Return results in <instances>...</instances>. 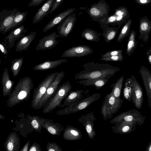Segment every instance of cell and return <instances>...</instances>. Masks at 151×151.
Segmentation results:
<instances>
[{
  "label": "cell",
  "mask_w": 151,
  "mask_h": 151,
  "mask_svg": "<svg viewBox=\"0 0 151 151\" xmlns=\"http://www.w3.org/2000/svg\"><path fill=\"white\" fill-rule=\"evenodd\" d=\"M83 69L76 73L75 79L82 80L104 78L109 80L117 72L118 67L106 63H99L91 62L83 65Z\"/></svg>",
  "instance_id": "1"
},
{
  "label": "cell",
  "mask_w": 151,
  "mask_h": 151,
  "mask_svg": "<svg viewBox=\"0 0 151 151\" xmlns=\"http://www.w3.org/2000/svg\"><path fill=\"white\" fill-rule=\"evenodd\" d=\"M34 86L33 80L30 77L25 76L21 78L9 95L6 101L7 106L11 108L27 100Z\"/></svg>",
  "instance_id": "2"
},
{
  "label": "cell",
  "mask_w": 151,
  "mask_h": 151,
  "mask_svg": "<svg viewBox=\"0 0 151 151\" xmlns=\"http://www.w3.org/2000/svg\"><path fill=\"white\" fill-rule=\"evenodd\" d=\"M72 86L68 81L60 86H59L54 96L44 106L42 112L50 113L57 107H60L63 100L71 91Z\"/></svg>",
  "instance_id": "3"
},
{
  "label": "cell",
  "mask_w": 151,
  "mask_h": 151,
  "mask_svg": "<svg viewBox=\"0 0 151 151\" xmlns=\"http://www.w3.org/2000/svg\"><path fill=\"white\" fill-rule=\"evenodd\" d=\"M123 100L120 98H116L111 92L105 96L102 104L101 111L105 121L111 119L113 115L121 107Z\"/></svg>",
  "instance_id": "4"
},
{
  "label": "cell",
  "mask_w": 151,
  "mask_h": 151,
  "mask_svg": "<svg viewBox=\"0 0 151 151\" xmlns=\"http://www.w3.org/2000/svg\"><path fill=\"white\" fill-rule=\"evenodd\" d=\"M110 6L105 0H100L88 8L87 12L91 20L99 23L102 22L109 15Z\"/></svg>",
  "instance_id": "5"
},
{
  "label": "cell",
  "mask_w": 151,
  "mask_h": 151,
  "mask_svg": "<svg viewBox=\"0 0 151 151\" xmlns=\"http://www.w3.org/2000/svg\"><path fill=\"white\" fill-rule=\"evenodd\" d=\"M59 73L58 72H55L49 74L34 89L31 103L33 109L37 110L40 101L46 92L48 87L55 79Z\"/></svg>",
  "instance_id": "6"
},
{
  "label": "cell",
  "mask_w": 151,
  "mask_h": 151,
  "mask_svg": "<svg viewBox=\"0 0 151 151\" xmlns=\"http://www.w3.org/2000/svg\"><path fill=\"white\" fill-rule=\"evenodd\" d=\"M101 97L99 93H96L83 99L69 106H67L56 112L58 115H68L75 113L88 107L92 103Z\"/></svg>",
  "instance_id": "7"
},
{
  "label": "cell",
  "mask_w": 151,
  "mask_h": 151,
  "mask_svg": "<svg viewBox=\"0 0 151 151\" xmlns=\"http://www.w3.org/2000/svg\"><path fill=\"white\" fill-rule=\"evenodd\" d=\"M145 119L144 115L138 110L133 109L119 114L111 119L110 122L115 124L123 121L134 122L140 126L144 123Z\"/></svg>",
  "instance_id": "8"
},
{
  "label": "cell",
  "mask_w": 151,
  "mask_h": 151,
  "mask_svg": "<svg viewBox=\"0 0 151 151\" xmlns=\"http://www.w3.org/2000/svg\"><path fill=\"white\" fill-rule=\"evenodd\" d=\"M65 73L61 71L48 87L46 92L41 99L37 109H40L50 101L55 94L58 86L64 77Z\"/></svg>",
  "instance_id": "9"
},
{
  "label": "cell",
  "mask_w": 151,
  "mask_h": 151,
  "mask_svg": "<svg viewBox=\"0 0 151 151\" xmlns=\"http://www.w3.org/2000/svg\"><path fill=\"white\" fill-rule=\"evenodd\" d=\"M76 21V14L72 13L61 22L57 26L60 37H67L72 32Z\"/></svg>",
  "instance_id": "10"
},
{
  "label": "cell",
  "mask_w": 151,
  "mask_h": 151,
  "mask_svg": "<svg viewBox=\"0 0 151 151\" xmlns=\"http://www.w3.org/2000/svg\"><path fill=\"white\" fill-rule=\"evenodd\" d=\"M93 51L88 45H79L66 50L61 57L63 58L83 57L91 54Z\"/></svg>",
  "instance_id": "11"
},
{
  "label": "cell",
  "mask_w": 151,
  "mask_h": 151,
  "mask_svg": "<svg viewBox=\"0 0 151 151\" xmlns=\"http://www.w3.org/2000/svg\"><path fill=\"white\" fill-rule=\"evenodd\" d=\"M96 120L94 113L92 112L82 115L78 119V121L82 123L91 139H94L96 135V132L94 129V122Z\"/></svg>",
  "instance_id": "12"
},
{
  "label": "cell",
  "mask_w": 151,
  "mask_h": 151,
  "mask_svg": "<svg viewBox=\"0 0 151 151\" xmlns=\"http://www.w3.org/2000/svg\"><path fill=\"white\" fill-rule=\"evenodd\" d=\"M130 77L132 82V101L136 108L141 109L143 101L142 89L135 77L131 75Z\"/></svg>",
  "instance_id": "13"
},
{
  "label": "cell",
  "mask_w": 151,
  "mask_h": 151,
  "mask_svg": "<svg viewBox=\"0 0 151 151\" xmlns=\"http://www.w3.org/2000/svg\"><path fill=\"white\" fill-rule=\"evenodd\" d=\"M60 36L55 31L49 35L44 36L39 40L36 49L37 51L43 50L51 49L58 44L59 41L56 40Z\"/></svg>",
  "instance_id": "14"
},
{
  "label": "cell",
  "mask_w": 151,
  "mask_h": 151,
  "mask_svg": "<svg viewBox=\"0 0 151 151\" xmlns=\"http://www.w3.org/2000/svg\"><path fill=\"white\" fill-rule=\"evenodd\" d=\"M36 116L42 128L46 129L51 134L53 135L60 136L61 132L64 131L63 126L59 123L54 122L52 120Z\"/></svg>",
  "instance_id": "15"
},
{
  "label": "cell",
  "mask_w": 151,
  "mask_h": 151,
  "mask_svg": "<svg viewBox=\"0 0 151 151\" xmlns=\"http://www.w3.org/2000/svg\"><path fill=\"white\" fill-rule=\"evenodd\" d=\"M19 10L17 9L11 10L3 9L0 12V32L2 33L4 30L12 22Z\"/></svg>",
  "instance_id": "16"
},
{
  "label": "cell",
  "mask_w": 151,
  "mask_h": 151,
  "mask_svg": "<svg viewBox=\"0 0 151 151\" xmlns=\"http://www.w3.org/2000/svg\"><path fill=\"white\" fill-rule=\"evenodd\" d=\"M89 91L88 90H78L76 91H72L65 99L60 107L71 106L76 102L89 96L88 94Z\"/></svg>",
  "instance_id": "17"
},
{
  "label": "cell",
  "mask_w": 151,
  "mask_h": 151,
  "mask_svg": "<svg viewBox=\"0 0 151 151\" xmlns=\"http://www.w3.org/2000/svg\"><path fill=\"white\" fill-rule=\"evenodd\" d=\"M26 32L27 30L24 25L13 29L3 40L6 44L8 49H11L14 46L15 41L23 37Z\"/></svg>",
  "instance_id": "18"
},
{
  "label": "cell",
  "mask_w": 151,
  "mask_h": 151,
  "mask_svg": "<svg viewBox=\"0 0 151 151\" xmlns=\"http://www.w3.org/2000/svg\"><path fill=\"white\" fill-rule=\"evenodd\" d=\"M139 72L142 78L147 93L148 106L151 108V73L144 66L141 67Z\"/></svg>",
  "instance_id": "19"
},
{
  "label": "cell",
  "mask_w": 151,
  "mask_h": 151,
  "mask_svg": "<svg viewBox=\"0 0 151 151\" xmlns=\"http://www.w3.org/2000/svg\"><path fill=\"white\" fill-rule=\"evenodd\" d=\"M111 127L113 132L115 133L122 134L130 133L137 128L138 126L134 122L123 121L115 124Z\"/></svg>",
  "instance_id": "20"
},
{
  "label": "cell",
  "mask_w": 151,
  "mask_h": 151,
  "mask_svg": "<svg viewBox=\"0 0 151 151\" xmlns=\"http://www.w3.org/2000/svg\"><path fill=\"white\" fill-rule=\"evenodd\" d=\"M151 31V21L147 16L140 18L139 23V39L145 43H147L149 39V35Z\"/></svg>",
  "instance_id": "21"
},
{
  "label": "cell",
  "mask_w": 151,
  "mask_h": 151,
  "mask_svg": "<svg viewBox=\"0 0 151 151\" xmlns=\"http://www.w3.org/2000/svg\"><path fill=\"white\" fill-rule=\"evenodd\" d=\"M75 10V8L68 9L55 16L45 26L43 32H46L55 27L68 16L73 13Z\"/></svg>",
  "instance_id": "22"
},
{
  "label": "cell",
  "mask_w": 151,
  "mask_h": 151,
  "mask_svg": "<svg viewBox=\"0 0 151 151\" xmlns=\"http://www.w3.org/2000/svg\"><path fill=\"white\" fill-rule=\"evenodd\" d=\"M55 0H47L38 9L32 21V24L40 22L50 13Z\"/></svg>",
  "instance_id": "23"
},
{
  "label": "cell",
  "mask_w": 151,
  "mask_h": 151,
  "mask_svg": "<svg viewBox=\"0 0 151 151\" xmlns=\"http://www.w3.org/2000/svg\"><path fill=\"white\" fill-rule=\"evenodd\" d=\"M5 150L7 151H18L20 147V138L15 132H11L4 143Z\"/></svg>",
  "instance_id": "24"
},
{
  "label": "cell",
  "mask_w": 151,
  "mask_h": 151,
  "mask_svg": "<svg viewBox=\"0 0 151 151\" xmlns=\"http://www.w3.org/2000/svg\"><path fill=\"white\" fill-rule=\"evenodd\" d=\"M36 36V32L33 31L20 38L17 42L15 51L21 52L28 49L32 42L35 39Z\"/></svg>",
  "instance_id": "25"
},
{
  "label": "cell",
  "mask_w": 151,
  "mask_h": 151,
  "mask_svg": "<svg viewBox=\"0 0 151 151\" xmlns=\"http://www.w3.org/2000/svg\"><path fill=\"white\" fill-rule=\"evenodd\" d=\"M2 92L4 97L9 96L13 91L14 82L10 78L7 68H5L2 77Z\"/></svg>",
  "instance_id": "26"
},
{
  "label": "cell",
  "mask_w": 151,
  "mask_h": 151,
  "mask_svg": "<svg viewBox=\"0 0 151 151\" xmlns=\"http://www.w3.org/2000/svg\"><path fill=\"white\" fill-rule=\"evenodd\" d=\"M66 59H60L54 61L47 60L35 65L33 69L35 70H44L56 67L63 63L67 62Z\"/></svg>",
  "instance_id": "27"
},
{
  "label": "cell",
  "mask_w": 151,
  "mask_h": 151,
  "mask_svg": "<svg viewBox=\"0 0 151 151\" xmlns=\"http://www.w3.org/2000/svg\"><path fill=\"white\" fill-rule=\"evenodd\" d=\"M82 136L81 132L78 129L70 125L67 126L64 130L63 137L68 140H76L81 139Z\"/></svg>",
  "instance_id": "28"
},
{
  "label": "cell",
  "mask_w": 151,
  "mask_h": 151,
  "mask_svg": "<svg viewBox=\"0 0 151 151\" xmlns=\"http://www.w3.org/2000/svg\"><path fill=\"white\" fill-rule=\"evenodd\" d=\"M108 81L109 80L104 78H99L93 79H82L78 82L80 84L84 86H93L97 89H99L104 86Z\"/></svg>",
  "instance_id": "29"
},
{
  "label": "cell",
  "mask_w": 151,
  "mask_h": 151,
  "mask_svg": "<svg viewBox=\"0 0 151 151\" xmlns=\"http://www.w3.org/2000/svg\"><path fill=\"white\" fill-rule=\"evenodd\" d=\"M119 28L114 26H106L103 29L102 35L104 37L105 41L109 43L115 39L118 33Z\"/></svg>",
  "instance_id": "30"
},
{
  "label": "cell",
  "mask_w": 151,
  "mask_h": 151,
  "mask_svg": "<svg viewBox=\"0 0 151 151\" xmlns=\"http://www.w3.org/2000/svg\"><path fill=\"white\" fill-rule=\"evenodd\" d=\"M27 14V12H21L19 11L15 17L12 23L4 30L2 33V34H5L6 32L21 24L26 19Z\"/></svg>",
  "instance_id": "31"
},
{
  "label": "cell",
  "mask_w": 151,
  "mask_h": 151,
  "mask_svg": "<svg viewBox=\"0 0 151 151\" xmlns=\"http://www.w3.org/2000/svg\"><path fill=\"white\" fill-rule=\"evenodd\" d=\"M101 33H98L93 29L87 28L84 29L81 34L82 37L86 40L97 42L99 41L100 36Z\"/></svg>",
  "instance_id": "32"
},
{
  "label": "cell",
  "mask_w": 151,
  "mask_h": 151,
  "mask_svg": "<svg viewBox=\"0 0 151 151\" xmlns=\"http://www.w3.org/2000/svg\"><path fill=\"white\" fill-rule=\"evenodd\" d=\"M136 32L132 29L129 34L127 45L126 53L128 56H131L134 51L137 41L136 40Z\"/></svg>",
  "instance_id": "33"
},
{
  "label": "cell",
  "mask_w": 151,
  "mask_h": 151,
  "mask_svg": "<svg viewBox=\"0 0 151 151\" xmlns=\"http://www.w3.org/2000/svg\"><path fill=\"white\" fill-rule=\"evenodd\" d=\"M132 82L131 78L129 77L125 81L123 91L124 98L129 101H132Z\"/></svg>",
  "instance_id": "34"
},
{
  "label": "cell",
  "mask_w": 151,
  "mask_h": 151,
  "mask_svg": "<svg viewBox=\"0 0 151 151\" xmlns=\"http://www.w3.org/2000/svg\"><path fill=\"white\" fill-rule=\"evenodd\" d=\"M124 79V76H121L111 86L112 88L111 93L117 98H120Z\"/></svg>",
  "instance_id": "35"
},
{
  "label": "cell",
  "mask_w": 151,
  "mask_h": 151,
  "mask_svg": "<svg viewBox=\"0 0 151 151\" xmlns=\"http://www.w3.org/2000/svg\"><path fill=\"white\" fill-rule=\"evenodd\" d=\"M132 23V20L130 19H128L124 24L117 38L118 42H122L125 38L129 35Z\"/></svg>",
  "instance_id": "36"
},
{
  "label": "cell",
  "mask_w": 151,
  "mask_h": 151,
  "mask_svg": "<svg viewBox=\"0 0 151 151\" xmlns=\"http://www.w3.org/2000/svg\"><path fill=\"white\" fill-rule=\"evenodd\" d=\"M23 62V58H15L11 61V70L14 77L16 76L22 68Z\"/></svg>",
  "instance_id": "37"
},
{
  "label": "cell",
  "mask_w": 151,
  "mask_h": 151,
  "mask_svg": "<svg viewBox=\"0 0 151 151\" xmlns=\"http://www.w3.org/2000/svg\"><path fill=\"white\" fill-rule=\"evenodd\" d=\"M117 16L114 14L108 16L102 22L99 23L101 27L103 29L107 25L115 26L114 24Z\"/></svg>",
  "instance_id": "38"
},
{
  "label": "cell",
  "mask_w": 151,
  "mask_h": 151,
  "mask_svg": "<svg viewBox=\"0 0 151 151\" xmlns=\"http://www.w3.org/2000/svg\"><path fill=\"white\" fill-rule=\"evenodd\" d=\"M27 116L30 119L31 124L32 127L36 131L40 133L42 127L36 116H30L28 115Z\"/></svg>",
  "instance_id": "39"
},
{
  "label": "cell",
  "mask_w": 151,
  "mask_h": 151,
  "mask_svg": "<svg viewBox=\"0 0 151 151\" xmlns=\"http://www.w3.org/2000/svg\"><path fill=\"white\" fill-rule=\"evenodd\" d=\"M129 17V15H122L117 16L114 26L117 25L120 28L122 25L125 23Z\"/></svg>",
  "instance_id": "40"
},
{
  "label": "cell",
  "mask_w": 151,
  "mask_h": 151,
  "mask_svg": "<svg viewBox=\"0 0 151 151\" xmlns=\"http://www.w3.org/2000/svg\"><path fill=\"white\" fill-rule=\"evenodd\" d=\"M114 14L118 16L122 15H129L128 9L126 7L120 6L114 10Z\"/></svg>",
  "instance_id": "41"
},
{
  "label": "cell",
  "mask_w": 151,
  "mask_h": 151,
  "mask_svg": "<svg viewBox=\"0 0 151 151\" xmlns=\"http://www.w3.org/2000/svg\"><path fill=\"white\" fill-rule=\"evenodd\" d=\"M101 60L104 61H111L113 62H122L124 59L123 55L112 56L105 58H101Z\"/></svg>",
  "instance_id": "42"
},
{
  "label": "cell",
  "mask_w": 151,
  "mask_h": 151,
  "mask_svg": "<svg viewBox=\"0 0 151 151\" xmlns=\"http://www.w3.org/2000/svg\"><path fill=\"white\" fill-rule=\"evenodd\" d=\"M122 50H115L108 51L101 55V58H105L112 56L122 55Z\"/></svg>",
  "instance_id": "43"
},
{
  "label": "cell",
  "mask_w": 151,
  "mask_h": 151,
  "mask_svg": "<svg viewBox=\"0 0 151 151\" xmlns=\"http://www.w3.org/2000/svg\"><path fill=\"white\" fill-rule=\"evenodd\" d=\"M46 148L48 151H62L60 146L55 142L50 143L48 142Z\"/></svg>",
  "instance_id": "44"
},
{
  "label": "cell",
  "mask_w": 151,
  "mask_h": 151,
  "mask_svg": "<svg viewBox=\"0 0 151 151\" xmlns=\"http://www.w3.org/2000/svg\"><path fill=\"white\" fill-rule=\"evenodd\" d=\"M8 48L5 42L1 41L0 43V49L1 52L5 56L8 52Z\"/></svg>",
  "instance_id": "45"
},
{
  "label": "cell",
  "mask_w": 151,
  "mask_h": 151,
  "mask_svg": "<svg viewBox=\"0 0 151 151\" xmlns=\"http://www.w3.org/2000/svg\"><path fill=\"white\" fill-rule=\"evenodd\" d=\"M64 1V0H55L50 14H51L52 12H54L62 4Z\"/></svg>",
  "instance_id": "46"
},
{
  "label": "cell",
  "mask_w": 151,
  "mask_h": 151,
  "mask_svg": "<svg viewBox=\"0 0 151 151\" xmlns=\"http://www.w3.org/2000/svg\"><path fill=\"white\" fill-rule=\"evenodd\" d=\"M29 151H42V149L41 148L40 146L38 144L36 143H34L29 149Z\"/></svg>",
  "instance_id": "47"
},
{
  "label": "cell",
  "mask_w": 151,
  "mask_h": 151,
  "mask_svg": "<svg viewBox=\"0 0 151 151\" xmlns=\"http://www.w3.org/2000/svg\"><path fill=\"white\" fill-rule=\"evenodd\" d=\"M44 0H32L28 4L29 7L36 6L40 4Z\"/></svg>",
  "instance_id": "48"
},
{
  "label": "cell",
  "mask_w": 151,
  "mask_h": 151,
  "mask_svg": "<svg viewBox=\"0 0 151 151\" xmlns=\"http://www.w3.org/2000/svg\"><path fill=\"white\" fill-rule=\"evenodd\" d=\"M135 1L140 5H146L151 2V0H135Z\"/></svg>",
  "instance_id": "49"
},
{
  "label": "cell",
  "mask_w": 151,
  "mask_h": 151,
  "mask_svg": "<svg viewBox=\"0 0 151 151\" xmlns=\"http://www.w3.org/2000/svg\"><path fill=\"white\" fill-rule=\"evenodd\" d=\"M147 57L149 63L151 65V46L146 53Z\"/></svg>",
  "instance_id": "50"
},
{
  "label": "cell",
  "mask_w": 151,
  "mask_h": 151,
  "mask_svg": "<svg viewBox=\"0 0 151 151\" xmlns=\"http://www.w3.org/2000/svg\"><path fill=\"white\" fill-rule=\"evenodd\" d=\"M30 141H28L24 145V146L22 148L21 150H20V151H28V147L30 145Z\"/></svg>",
  "instance_id": "51"
},
{
  "label": "cell",
  "mask_w": 151,
  "mask_h": 151,
  "mask_svg": "<svg viewBox=\"0 0 151 151\" xmlns=\"http://www.w3.org/2000/svg\"><path fill=\"white\" fill-rule=\"evenodd\" d=\"M145 151H151V141L147 146V147L146 148Z\"/></svg>",
  "instance_id": "52"
}]
</instances>
